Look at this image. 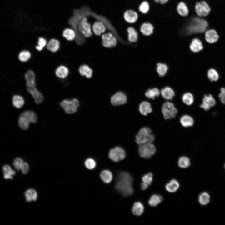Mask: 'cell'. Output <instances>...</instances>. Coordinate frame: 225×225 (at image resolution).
<instances>
[{
    "mask_svg": "<svg viewBox=\"0 0 225 225\" xmlns=\"http://www.w3.org/2000/svg\"><path fill=\"white\" fill-rule=\"evenodd\" d=\"M132 181V178L129 173L121 172L117 177L115 188L123 196H130L133 192Z\"/></svg>",
    "mask_w": 225,
    "mask_h": 225,
    "instance_id": "obj_1",
    "label": "cell"
},
{
    "mask_svg": "<svg viewBox=\"0 0 225 225\" xmlns=\"http://www.w3.org/2000/svg\"><path fill=\"white\" fill-rule=\"evenodd\" d=\"M208 24L206 20L198 17L191 19L186 27L187 34H192L203 33L206 31Z\"/></svg>",
    "mask_w": 225,
    "mask_h": 225,
    "instance_id": "obj_2",
    "label": "cell"
},
{
    "mask_svg": "<svg viewBox=\"0 0 225 225\" xmlns=\"http://www.w3.org/2000/svg\"><path fill=\"white\" fill-rule=\"evenodd\" d=\"M37 121V117L35 112L32 111L27 110L20 115L18 124L21 128L26 130L28 128L30 123H35Z\"/></svg>",
    "mask_w": 225,
    "mask_h": 225,
    "instance_id": "obj_3",
    "label": "cell"
},
{
    "mask_svg": "<svg viewBox=\"0 0 225 225\" xmlns=\"http://www.w3.org/2000/svg\"><path fill=\"white\" fill-rule=\"evenodd\" d=\"M155 136L152 133L151 130L148 127L141 128L136 136L135 141L138 145L152 142L155 140Z\"/></svg>",
    "mask_w": 225,
    "mask_h": 225,
    "instance_id": "obj_4",
    "label": "cell"
},
{
    "mask_svg": "<svg viewBox=\"0 0 225 225\" xmlns=\"http://www.w3.org/2000/svg\"><path fill=\"white\" fill-rule=\"evenodd\" d=\"M138 151L139 156L143 158L148 159L156 152V148L152 142H148L139 145Z\"/></svg>",
    "mask_w": 225,
    "mask_h": 225,
    "instance_id": "obj_5",
    "label": "cell"
},
{
    "mask_svg": "<svg viewBox=\"0 0 225 225\" xmlns=\"http://www.w3.org/2000/svg\"><path fill=\"white\" fill-rule=\"evenodd\" d=\"M161 111L165 120L174 118L178 113V110L173 104L169 102H164L161 108Z\"/></svg>",
    "mask_w": 225,
    "mask_h": 225,
    "instance_id": "obj_6",
    "label": "cell"
},
{
    "mask_svg": "<svg viewBox=\"0 0 225 225\" xmlns=\"http://www.w3.org/2000/svg\"><path fill=\"white\" fill-rule=\"evenodd\" d=\"M79 104L78 100L75 98L72 100L64 99L60 103L61 106L65 112L69 114L75 112L77 111Z\"/></svg>",
    "mask_w": 225,
    "mask_h": 225,
    "instance_id": "obj_7",
    "label": "cell"
},
{
    "mask_svg": "<svg viewBox=\"0 0 225 225\" xmlns=\"http://www.w3.org/2000/svg\"><path fill=\"white\" fill-rule=\"evenodd\" d=\"M78 29L84 37L90 38L92 35V25L88 22L86 17H84L81 19L78 25Z\"/></svg>",
    "mask_w": 225,
    "mask_h": 225,
    "instance_id": "obj_8",
    "label": "cell"
},
{
    "mask_svg": "<svg viewBox=\"0 0 225 225\" xmlns=\"http://www.w3.org/2000/svg\"><path fill=\"white\" fill-rule=\"evenodd\" d=\"M102 44L103 46L108 48L115 47L117 43L116 36L111 32H105L101 35Z\"/></svg>",
    "mask_w": 225,
    "mask_h": 225,
    "instance_id": "obj_9",
    "label": "cell"
},
{
    "mask_svg": "<svg viewBox=\"0 0 225 225\" xmlns=\"http://www.w3.org/2000/svg\"><path fill=\"white\" fill-rule=\"evenodd\" d=\"M125 156L124 150L119 146H117L109 150L108 154L109 158L115 162H118L124 159Z\"/></svg>",
    "mask_w": 225,
    "mask_h": 225,
    "instance_id": "obj_10",
    "label": "cell"
},
{
    "mask_svg": "<svg viewBox=\"0 0 225 225\" xmlns=\"http://www.w3.org/2000/svg\"><path fill=\"white\" fill-rule=\"evenodd\" d=\"M195 11L199 17L207 16L210 11L208 4L205 1L197 2L195 6Z\"/></svg>",
    "mask_w": 225,
    "mask_h": 225,
    "instance_id": "obj_11",
    "label": "cell"
},
{
    "mask_svg": "<svg viewBox=\"0 0 225 225\" xmlns=\"http://www.w3.org/2000/svg\"><path fill=\"white\" fill-rule=\"evenodd\" d=\"M127 101V97L123 92L119 91L113 95L111 98L112 104L117 106L125 104Z\"/></svg>",
    "mask_w": 225,
    "mask_h": 225,
    "instance_id": "obj_12",
    "label": "cell"
},
{
    "mask_svg": "<svg viewBox=\"0 0 225 225\" xmlns=\"http://www.w3.org/2000/svg\"><path fill=\"white\" fill-rule=\"evenodd\" d=\"M215 104V100L211 95H205L202 99V103L200 105V107L206 111L209 110L211 107H213Z\"/></svg>",
    "mask_w": 225,
    "mask_h": 225,
    "instance_id": "obj_13",
    "label": "cell"
},
{
    "mask_svg": "<svg viewBox=\"0 0 225 225\" xmlns=\"http://www.w3.org/2000/svg\"><path fill=\"white\" fill-rule=\"evenodd\" d=\"M123 18L127 22L132 24L135 23L138 20V15L136 11L132 9H128L124 12Z\"/></svg>",
    "mask_w": 225,
    "mask_h": 225,
    "instance_id": "obj_14",
    "label": "cell"
},
{
    "mask_svg": "<svg viewBox=\"0 0 225 225\" xmlns=\"http://www.w3.org/2000/svg\"><path fill=\"white\" fill-rule=\"evenodd\" d=\"M93 32L95 35L100 36L105 32L107 30L104 23L101 21H96L92 25Z\"/></svg>",
    "mask_w": 225,
    "mask_h": 225,
    "instance_id": "obj_15",
    "label": "cell"
},
{
    "mask_svg": "<svg viewBox=\"0 0 225 225\" xmlns=\"http://www.w3.org/2000/svg\"><path fill=\"white\" fill-rule=\"evenodd\" d=\"M27 90L32 96L37 104H40L42 102L44 99L43 96L35 87L28 88Z\"/></svg>",
    "mask_w": 225,
    "mask_h": 225,
    "instance_id": "obj_16",
    "label": "cell"
},
{
    "mask_svg": "<svg viewBox=\"0 0 225 225\" xmlns=\"http://www.w3.org/2000/svg\"><path fill=\"white\" fill-rule=\"evenodd\" d=\"M27 88L35 87L36 78L34 72L32 70L28 71L25 75Z\"/></svg>",
    "mask_w": 225,
    "mask_h": 225,
    "instance_id": "obj_17",
    "label": "cell"
},
{
    "mask_svg": "<svg viewBox=\"0 0 225 225\" xmlns=\"http://www.w3.org/2000/svg\"><path fill=\"white\" fill-rule=\"evenodd\" d=\"M205 32V39L208 42L213 43L218 41L219 36L215 30L211 29L207 30Z\"/></svg>",
    "mask_w": 225,
    "mask_h": 225,
    "instance_id": "obj_18",
    "label": "cell"
},
{
    "mask_svg": "<svg viewBox=\"0 0 225 225\" xmlns=\"http://www.w3.org/2000/svg\"><path fill=\"white\" fill-rule=\"evenodd\" d=\"M140 28L141 32L144 35L150 36L153 32L154 27L151 23L149 22L142 23Z\"/></svg>",
    "mask_w": 225,
    "mask_h": 225,
    "instance_id": "obj_19",
    "label": "cell"
},
{
    "mask_svg": "<svg viewBox=\"0 0 225 225\" xmlns=\"http://www.w3.org/2000/svg\"><path fill=\"white\" fill-rule=\"evenodd\" d=\"M139 110L142 115L146 116L151 113L152 111L151 103L147 101H144L141 102L139 105Z\"/></svg>",
    "mask_w": 225,
    "mask_h": 225,
    "instance_id": "obj_20",
    "label": "cell"
},
{
    "mask_svg": "<svg viewBox=\"0 0 225 225\" xmlns=\"http://www.w3.org/2000/svg\"><path fill=\"white\" fill-rule=\"evenodd\" d=\"M127 37L128 41L130 42H137L138 38V32L133 27H129L127 29Z\"/></svg>",
    "mask_w": 225,
    "mask_h": 225,
    "instance_id": "obj_21",
    "label": "cell"
},
{
    "mask_svg": "<svg viewBox=\"0 0 225 225\" xmlns=\"http://www.w3.org/2000/svg\"><path fill=\"white\" fill-rule=\"evenodd\" d=\"M190 48L193 52H199L203 48L202 43L199 39L195 38L192 40L190 45Z\"/></svg>",
    "mask_w": 225,
    "mask_h": 225,
    "instance_id": "obj_22",
    "label": "cell"
},
{
    "mask_svg": "<svg viewBox=\"0 0 225 225\" xmlns=\"http://www.w3.org/2000/svg\"><path fill=\"white\" fill-rule=\"evenodd\" d=\"M211 195L208 192L204 191L200 194L198 197V201L200 204L205 206L208 204L211 201Z\"/></svg>",
    "mask_w": 225,
    "mask_h": 225,
    "instance_id": "obj_23",
    "label": "cell"
},
{
    "mask_svg": "<svg viewBox=\"0 0 225 225\" xmlns=\"http://www.w3.org/2000/svg\"><path fill=\"white\" fill-rule=\"evenodd\" d=\"M69 72L68 68L63 65L59 66L55 71L56 75L58 77L62 79L66 78Z\"/></svg>",
    "mask_w": 225,
    "mask_h": 225,
    "instance_id": "obj_24",
    "label": "cell"
},
{
    "mask_svg": "<svg viewBox=\"0 0 225 225\" xmlns=\"http://www.w3.org/2000/svg\"><path fill=\"white\" fill-rule=\"evenodd\" d=\"M176 9L178 14L182 17L187 16L189 13L188 6L186 3L183 2H180L178 3Z\"/></svg>",
    "mask_w": 225,
    "mask_h": 225,
    "instance_id": "obj_25",
    "label": "cell"
},
{
    "mask_svg": "<svg viewBox=\"0 0 225 225\" xmlns=\"http://www.w3.org/2000/svg\"><path fill=\"white\" fill-rule=\"evenodd\" d=\"M162 97L167 100H172L175 96V93L173 90L168 87L162 89L161 91Z\"/></svg>",
    "mask_w": 225,
    "mask_h": 225,
    "instance_id": "obj_26",
    "label": "cell"
},
{
    "mask_svg": "<svg viewBox=\"0 0 225 225\" xmlns=\"http://www.w3.org/2000/svg\"><path fill=\"white\" fill-rule=\"evenodd\" d=\"M180 121L181 125L184 127H192L194 123L192 117L188 115L182 116L180 118Z\"/></svg>",
    "mask_w": 225,
    "mask_h": 225,
    "instance_id": "obj_27",
    "label": "cell"
},
{
    "mask_svg": "<svg viewBox=\"0 0 225 225\" xmlns=\"http://www.w3.org/2000/svg\"><path fill=\"white\" fill-rule=\"evenodd\" d=\"M165 188L170 192H174L179 188V184L175 179H172L168 183L165 185Z\"/></svg>",
    "mask_w": 225,
    "mask_h": 225,
    "instance_id": "obj_28",
    "label": "cell"
},
{
    "mask_svg": "<svg viewBox=\"0 0 225 225\" xmlns=\"http://www.w3.org/2000/svg\"><path fill=\"white\" fill-rule=\"evenodd\" d=\"M60 46V42L58 40L52 39L47 44V48L48 50L51 52H55L59 50Z\"/></svg>",
    "mask_w": 225,
    "mask_h": 225,
    "instance_id": "obj_29",
    "label": "cell"
},
{
    "mask_svg": "<svg viewBox=\"0 0 225 225\" xmlns=\"http://www.w3.org/2000/svg\"><path fill=\"white\" fill-rule=\"evenodd\" d=\"M3 172V177L5 179H12L15 175V172L12 170L10 166L5 165L2 168Z\"/></svg>",
    "mask_w": 225,
    "mask_h": 225,
    "instance_id": "obj_30",
    "label": "cell"
},
{
    "mask_svg": "<svg viewBox=\"0 0 225 225\" xmlns=\"http://www.w3.org/2000/svg\"><path fill=\"white\" fill-rule=\"evenodd\" d=\"M78 70L81 75L85 76L88 78H90L92 76V71L87 65L84 64L81 66L79 68Z\"/></svg>",
    "mask_w": 225,
    "mask_h": 225,
    "instance_id": "obj_31",
    "label": "cell"
},
{
    "mask_svg": "<svg viewBox=\"0 0 225 225\" xmlns=\"http://www.w3.org/2000/svg\"><path fill=\"white\" fill-rule=\"evenodd\" d=\"M100 177L102 180L107 183L110 182L113 178L112 172L108 170L102 171L100 173Z\"/></svg>",
    "mask_w": 225,
    "mask_h": 225,
    "instance_id": "obj_32",
    "label": "cell"
},
{
    "mask_svg": "<svg viewBox=\"0 0 225 225\" xmlns=\"http://www.w3.org/2000/svg\"><path fill=\"white\" fill-rule=\"evenodd\" d=\"M25 196L26 201L28 202L36 201L37 198L38 194L35 190L30 189L25 192Z\"/></svg>",
    "mask_w": 225,
    "mask_h": 225,
    "instance_id": "obj_33",
    "label": "cell"
},
{
    "mask_svg": "<svg viewBox=\"0 0 225 225\" xmlns=\"http://www.w3.org/2000/svg\"><path fill=\"white\" fill-rule=\"evenodd\" d=\"M144 209V206L142 203L139 202H136L133 204L132 212L135 215L140 216L143 213Z\"/></svg>",
    "mask_w": 225,
    "mask_h": 225,
    "instance_id": "obj_34",
    "label": "cell"
},
{
    "mask_svg": "<svg viewBox=\"0 0 225 225\" xmlns=\"http://www.w3.org/2000/svg\"><path fill=\"white\" fill-rule=\"evenodd\" d=\"M163 200V197L161 196L154 194L150 197L148 203L150 206L155 207L161 202Z\"/></svg>",
    "mask_w": 225,
    "mask_h": 225,
    "instance_id": "obj_35",
    "label": "cell"
},
{
    "mask_svg": "<svg viewBox=\"0 0 225 225\" xmlns=\"http://www.w3.org/2000/svg\"><path fill=\"white\" fill-rule=\"evenodd\" d=\"M160 93V91L158 88H154L148 89L145 92V94L147 98L154 99L156 97L159 96Z\"/></svg>",
    "mask_w": 225,
    "mask_h": 225,
    "instance_id": "obj_36",
    "label": "cell"
},
{
    "mask_svg": "<svg viewBox=\"0 0 225 225\" xmlns=\"http://www.w3.org/2000/svg\"><path fill=\"white\" fill-rule=\"evenodd\" d=\"M62 35L67 40L72 41L75 38L76 34L73 29L67 28L63 30Z\"/></svg>",
    "mask_w": 225,
    "mask_h": 225,
    "instance_id": "obj_37",
    "label": "cell"
},
{
    "mask_svg": "<svg viewBox=\"0 0 225 225\" xmlns=\"http://www.w3.org/2000/svg\"><path fill=\"white\" fill-rule=\"evenodd\" d=\"M12 103L13 105L16 108H20L24 104V99L21 96L15 95L12 98Z\"/></svg>",
    "mask_w": 225,
    "mask_h": 225,
    "instance_id": "obj_38",
    "label": "cell"
},
{
    "mask_svg": "<svg viewBox=\"0 0 225 225\" xmlns=\"http://www.w3.org/2000/svg\"><path fill=\"white\" fill-rule=\"evenodd\" d=\"M178 164L181 168H187L190 165V159L189 158L186 156L181 157L178 159Z\"/></svg>",
    "mask_w": 225,
    "mask_h": 225,
    "instance_id": "obj_39",
    "label": "cell"
},
{
    "mask_svg": "<svg viewBox=\"0 0 225 225\" xmlns=\"http://www.w3.org/2000/svg\"><path fill=\"white\" fill-rule=\"evenodd\" d=\"M150 5L146 1H143L139 4L138 10L139 12L143 14L147 13L150 9Z\"/></svg>",
    "mask_w": 225,
    "mask_h": 225,
    "instance_id": "obj_40",
    "label": "cell"
},
{
    "mask_svg": "<svg viewBox=\"0 0 225 225\" xmlns=\"http://www.w3.org/2000/svg\"><path fill=\"white\" fill-rule=\"evenodd\" d=\"M168 67L167 65L162 63H157L156 70L159 75L162 77L165 75L168 70Z\"/></svg>",
    "mask_w": 225,
    "mask_h": 225,
    "instance_id": "obj_41",
    "label": "cell"
},
{
    "mask_svg": "<svg viewBox=\"0 0 225 225\" xmlns=\"http://www.w3.org/2000/svg\"><path fill=\"white\" fill-rule=\"evenodd\" d=\"M182 99L183 102L187 105H192L194 101L193 96L190 92L185 93L183 95Z\"/></svg>",
    "mask_w": 225,
    "mask_h": 225,
    "instance_id": "obj_42",
    "label": "cell"
},
{
    "mask_svg": "<svg viewBox=\"0 0 225 225\" xmlns=\"http://www.w3.org/2000/svg\"><path fill=\"white\" fill-rule=\"evenodd\" d=\"M31 57L30 52L26 50L21 51L18 55V58L22 62H25L29 60Z\"/></svg>",
    "mask_w": 225,
    "mask_h": 225,
    "instance_id": "obj_43",
    "label": "cell"
},
{
    "mask_svg": "<svg viewBox=\"0 0 225 225\" xmlns=\"http://www.w3.org/2000/svg\"><path fill=\"white\" fill-rule=\"evenodd\" d=\"M208 76L209 80L212 82L217 81L219 78L218 72L213 69H211L208 70Z\"/></svg>",
    "mask_w": 225,
    "mask_h": 225,
    "instance_id": "obj_44",
    "label": "cell"
},
{
    "mask_svg": "<svg viewBox=\"0 0 225 225\" xmlns=\"http://www.w3.org/2000/svg\"><path fill=\"white\" fill-rule=\"evenodd\" d=\"M47 43L46 40L43 37H39L38 38V44L36 46V49L38 51L42 50Z\"/></svg>",
    "mask_w": 225,
    "mask_h": 225,
    "instance_id": "obj_45",
    "label": "cell"
},
{
    "mask_svg": "<svg viewBox=\"0 0 225 225\" xmlns=\"http://www.w3.org/2000/svg\"><path fill=\"white\" fill-rule=\"evenodd\" d=\"M85 165L88 169L92 170L95 168L96 163L95 161L92 158H88L85 160Z\"/></svg>",
    "mask_w": 225,
    "mask_h": 225,
    "instance_id": "obj_46",
    "label": "cell"
},
{
    "mask_svg": "<svg viewBox=\"0 0 225 225\" xmlns=\"http://www.w3.org/2000/svg\"><path fill=\"white\" fill-rule=\"evenodd\" d=\"M24 162L21 158H17L13 161V165L16 170H21Z\"/></svg>",
    "mask_w": 225,
    "mask_h": 225,
    "instance_id": "obj_47",
    "label": "cell"
},
{
    "mask_svg": "<svg viewBox=\"0 0 225 225\" xmlns=\"http://www.w3.org/2000/svg\"><path fill=\"white\" fill-rule=\"evenodd\" d=\"M142 182L149 185H150L153 179V174L151 172H149L144 176L142 178Z\"/></svg>",
    "mask_w": 225,
    "mask_h": 225,
    "instance_id": "obj_48",
    "label": "cell"
},
{
    "mask_svg": "<svg viewBox=\"0 0 225 225\" xmlns=\"http://www.w3.org/2000/svg\"><path fill=\"white\" fill-rule=\"evenodd\" d=\"M218 97L221 102L225 104V88H222L221 89Z\"/></svg>",
    "mask_w": 225,
    "mask_h": 225,
    "instance_id": "obj_49",
    "label": "cell"
},
{
    "mask_svg": "<svg viewBox=\"0 0 225 225\" xmlns=\"http://www.w3.org/2000/svg\"><path fill=\"white\" fill-rule=\"evenodd\" d=\"M21 170L22 173L24 174H26L28 172L29 167L28 164L27 162H24Z\"/></svg>",
    "mask_w": 225,
    "mask_h": 225,
    "instance_id": "obj_50",
    "label": "cell"
},
{
    "mask_svg": "<svg viewBox=\"0 0 225 225\" xmlns=\"http://www.w3.org/2000/svg\"><path fill=\"white\" fill-rule=\"evenodd\" d=\"M148 185L147 184L142 182L140 184V187L142 190H146L148 188Z\"/></svg>",
    "mask_w": 225,
    "mask_h": 225,
    "instance_id": "obj_51",
    "label": "cell"
},
{
    "mask_svg": "<svg viewBox=\"0 0 225 225\" xmlns=\"http://www.w3.org/2000/svg\"><path fill=\"white\" fill-rule=\"evenodd\" d=\"M154 1L155 2L163 4L167 2L169 0H154Z\"/></svg>",
    "mask_w": 225,
    "mask_h": 225,
    "instance_id": "obj_52",
    "label": "cell"
},
{
    "mask_svg": "<svg viewBox=\"0 0 225 225\" xmlns=\"http://www.w3.org/2000/svg\"><path fill=\"white\" fill-rule=\"evenodd\" d=\"M224 169H225V163H224Z\"/></svg>",
    "mask_w": 225,
    "mask_h": 225,
    "instance_id": "obj_53",
    "label": "cell"
}]
</instances>
